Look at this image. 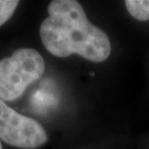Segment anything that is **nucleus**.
Returning <instances> with one entry per match:
<instances>
[{"label": "nucleus", "instance_id": "obj_1", "mask_svg": "<svg viewBox=\"0 0 149 149\" xmlns=\"http://www.w3.org/2000/svg\"><path fill=\"white\" fill-rule=\"evenodd\" d=\"M49 17L40 26V38L49 52L57 57L79 54L91 62L107 60L111 52L105 32L92 24L76 0H53Z\"/></svg>", "mask_w": 149, "mask_h": 149}, {"label": "nucleus", "instance_id": "obj_4", "mask_svg": "<svg viewBox=\"0 0 149 149\" xmlns=\"http://www.w3.org/2000/svg\"><path fill=\"white\" fill-rule=\"evenodd\" d=\"M125 5L132 17L138 20L149 19V0H127Z\"/></svg>", "mask_w": 149, "mask_h": 149}, {"label": "nucleus", "instance_id": "obj_5", "mask_svg": "<svg viewBox=\"0 0 149 149\" xmlns=\"http://www.w3.org/2000/svg\"><path fill=\"white\" fill-rule=\"evenodd\" d=\"M19 4L16 0H0V26L13 16Z\"/></svg>", "mask_w": 149, "mask_h": 149}, {"label": "nucleus", "instance_id": "obj_2", "mask_svg": "<svg viewBox=\"0 0 149 149\" xmlns=\"http://www.w3.org/2000/svg\"><path fill=\"white\" fill-rule=\"evenodd\" d=\"M45 72V61L33 49H19L0 60V99L15 101Z\"/></svg>", "mask_w": 149, "mask_h": 149}, {"label": "nucleus", "instance_id": "obj_3", "mask_svg": "<svg viewBox=\"0 0 149 149\" xmlns=\"http://www.w3.org/2000/svg\"><path fill=\"white\" fill-rule=\"evenodd\" d=\"M0 139L12 146L35 149L46 143L47 135L36 120L17 112L0 99Z\"/></svg>", "mask_w": 149, "mask_h": 149}, {"label": "nucleus", "instance_id": "obj_6", "mask_svg": "<svg viewBox=\"0 0 149 149\" xmlns=\"http://www.w3.org/2000/svg\"><path fill=\"white\" fill-rule=\"evenodd\" d=\"M0 149H2V145H1V143H0Z\"/></svg>", "mask_w": 149, "mask_h": 149}]
</instances>
